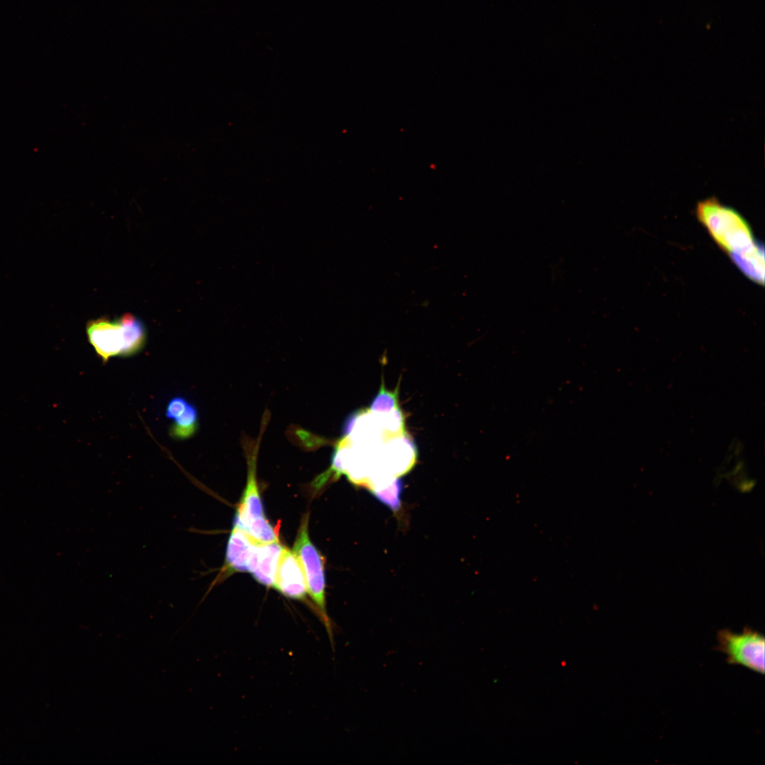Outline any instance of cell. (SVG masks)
<instances>
[{"label": "cell", "instance_id": "14", "mask_svg": "<svg viewBox=\"0 0 765 765\" xmlns=\"http://www.w3.org/2000/svg\"><path fill=\"white\" fill-rule=\"evenodd\" d=\"M188 404L189 402L182 397L172 398L167 404L166 417L174 420L185 411Z\"/></svg>", "mask_w": 765, "mask_h": 765}, {"label": "cell", "instance_id": "13", "mask_svg": "<svg viewBox=\"0 0 765 765\" xmlns=\"http://www.w3.org/2000/svg\"><path fill=\"white\" fill-rule=\"evenodd\" d=\"M398 389L389 390L382 382L378 392L370 402L369 409L373 414H384L398 407Z\"/></svg>", "mask_w": 765, "mask_h": 765}, {"label": "cell", "instance_id": "2", "mask_svg": "<svg viewBox=\"0 0 765 765\" xmlns=\"http://www.w3.org/2000/svg\"><path fill=\"white\" fill-rule=\"evenodd\" d=\"M308 521L309 515L307 514L302 518L292 551L300 562L305 579L307 594L317 608V613L325 626L333 646L332 623L326 610L324 559L310 539Z\"/></svg>", "mask_w": 765, "mask_h": 765}, {"label": "cell", "instance_id": "4", "mask_svg": "<svg viewBox=\"0 0 765 765\" xmlns=\"http://www.w3.org/2000/svg\"><path fill=\"white\" fill-rule=\"evenodd\" d=\"M263 433L256 441L247 436H243L242 440L247 463V480L233 523V527L242 530L249 523L266 517L256 475L257 455Z\"/></svg>", "mask_w": 765, "mask_h": 765}, {"label": "cell", "instance_id": "1", "mask_svg": "<svg viewBox=\"0 0 765 765\" xmlns=\"http://www.w3.org/2000/svg\"><path fill=\"white\" fill-rule=\"evenodd\" d=\"M695 215L714 242L730 258L759 244L742 215L714 196L698 201Z\"/></svg>", "mask_w": 765, "mask_h": 765}, {"label": "cell", "instance_id": "6", "mask_svg": "<svg viewBox=\"0 0 765 765\" xmlns=\"http://www.w3.org/2000/svg\"><path fill=\"white\" fill-rule=\"evenodd\" d=\"M273 587L285 597L295 600H305L307 594L300 562L294 552L285 547L279 557Z\"/></svg>", "mask_w": 765, "mask_h": 765}, {"label": "cell", "instance_id": "9", "mask_svg": "<svg viewBox=\"0 0 765 765\" xmlns=\"http://www.w3.org/2000/svg\"><path fill=\"white\" fill-rule=\"evenodd\" d=\"M254 542L244 531L233 527L227 541L221 578L234 572H248L249 561Z\"/></svg>", "mask_w": 765, "mask_h": 765}, {"label": "cell", "instance_id": "12", "mask_svg": "<svg viewBox=\"0 0 765 765\" xmlns=\"http://www.w3.org/2000/svg\"><path fill=\"white\" fill-rule=\"evenodd\" d=\"M404 488V482L400 477H396L390 484L370 490V494L380 502L390 508L394 513H397L402 507L401 495Z\"/></svg>", "mask_w": 765, "mask_h": 765}, {"label": "cell", "instance_id": "8", "mask_svg": "<svg viewBox=\"0 0 765 765\" xmlns=\"http://www.w3.org/2000/svg\"><path fill=\"white\" fill-rule=\"evenodd\" d=\"M385 448L382 459L394 477L401 476L413 468L418 452L416 444L407 434L393 437Z\"/></svg>", "mask_w": 765, "mask_h": 765}, {"label": "cell", "instance_id": "3", "mask_svg": "<svg viewBox=\"0 0 765 765\" xmlns=\"http://www.w3.org/2000/svg\"><path fill=\"white\" fill-rule=\"evenodd\" d=\"M716 649L725 654L728 664L741 665L764 674L765 638L760 633L744 628L742 633L727 629L717 634Z\"/></svg>", "mask_w": 765, "mask_h": 765}, {"label": "cell", "instance_id": "11", "mask_svg": "<svg viewBox=\"0 0 765 765\" xmlns=\"http://www.w3.org/2000/svg\"><path fill=\"white\" fill-rule=\"evenodd\" d=\"M198 428V410L193 404L189 403L185 411L174 419L170 428V435L176 439H186L193 436Z\"/></svg>", "mask_w": 765, "mask_h": 765}, {"label": "cell", "instance_id": "10", "mask_svg": "<svg viewBox=\"0 0 765 765\" xmlns=\"http://www.w3.org/2000/svg\"><path fill=\"white\" fill-rule=\"evenodd\" d=\"M124 336L122 356H130L140 351L146 341V329L142 322L131 313L120 318Z\"/></svg>", "mask_w": 765, "mask_h": 765}, {"label": "cell", "instance_id": "5", "mask_svg": "<svg viewBox=\"0 0 765 765\" xmlns=\"http://www.w3.org/2000/svg\"><path fill=\"white\" fill-rule=\"evenodd\" d=\"M88 340L103 363L121 356L124 348L123 327L119 318L110 320L100 317L90 320L86 326Z\"/></svg>", "mask_w": 765, "mask_h": 765}, {"label": "cell", "instance_id": "7", "mask_svg": "<svg viewBox=\"0 0 765 765\" xmlns=\"http://www.w3.org/2000/svg\"><path fill=\"white\" fill-rule=\"evenodd\" d=\"M284 547L279 541L254 543L248 572L256 582L268 587L273 586L278 562Z\"/></svg>", "mask_w": 765, "mask_h": 765}]
</instances>
